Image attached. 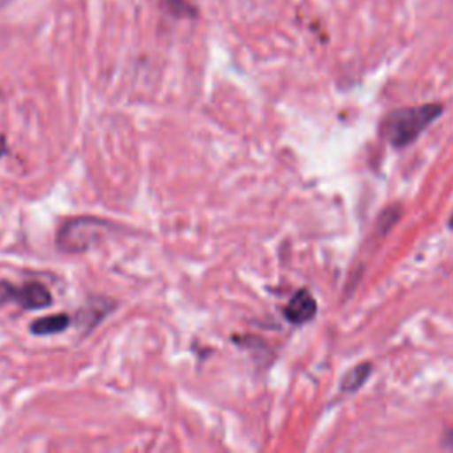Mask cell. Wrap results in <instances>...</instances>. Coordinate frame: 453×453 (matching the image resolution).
Masks as SVG:
<instances>
[{"instance_id":"1","label":"cell","mask_w":453,"mask_h":453,"mask_svg":"<svg viewBox=\"0 0 453 453\" xmlns=\"http://www.w3.org/2000/svg\"><path fill=\"white\" fill-rule=\"evenodd\" d=\"M441 111L442 106L437 103L395 110L386 117L382 133L395 147H405L414 142L418 134L441 115Z\"/></svg>"},{"instance_id":"2","label":"cell","mask_w":453,"mask_h":453,"mask_svg":"<svg viewBox=\"0 0 453 453\" xmlns=\"http://www.w3.org/2000/svg\"><path fill=\"white\" fill-rule=\"evenodd\" d=\"M115 225L90 216L67 219L57 232V248L64 253H81L101 242Z\"/></svg>"},{"instance_id":"3","label":"cell","mask_w":453,"mask_h":453,"mask_svg":"<svg viewBox=\"0 0 453 453\" xmlns=\"http://www.w3.org/2000/svg\"><path fill=\"white\" fill-rule=\"evenodd\" d=\"M315 311H317V303H315L313 296L304 288L297 290L292 296V299L287 303V306L283 308L285 319L297 326L311 320L315 317Z\"/></svg>"},{"instance_id":"4","label":"cell","mask_w":453,"mask_h":453,"mask_svg":"<svg viewBox=\"0 0 453 453\" xmlns=\"http://www.w3.org/2000/svg\"><path fill=\"white\" fill-rule=\"evenodd\" d=\"M14 303L25 310H41L53 303L51 292L42 283H27L16 288Z\"/></svg>"},{"instance_id":"5","label":"cell","mask_w":453,"mask_h":453,"mask_svg":"<svg viewBox=\"0 0 453 453\" xmlns=\"http://www.w3.org/2000/svg\"><path fill=\"white\" fill-rule=\"evenodd\" d=\"M69 324H71V317L67 313H53V315H46V317L34 320L30 324V331L34 334H41V336L55 334V333L67 329Z\"/></svg>"},{"instance_id":"6","label":"cell","mask_w":453,"mask_h":453,"mask_svg":"<svg viewBox=\"0 0 453 453\" xmlns=\"http://www.w3.org/2000/svg\"><path fill=\"white\" fill-rule=\"evenodd\" d=\"M372 372V366L368 363H363V365H357L356 368H352L345 377H343V382H342V388L343 391H354L357 389L365 380L366 377L370 375Z\"/></svg>"},{"instance_id":"7","label":"cell","mask_w":453,"mask_h":453,"mask_svg":"<svg viewBox=\"0 0 453 453\" xmlns=\"http://www.w3.org/2000/svg\"><path fill=\"white\" fill-rule=\"evenodd\" d=\"M16 285H12L7 280H0V306L14 303V296H16Z\"/></svg>"},{"instance_id":"8","label":"cell","mask_w":453,"mask_h":453,"mask_svg":"<svg viewBox=\"0 0 453 453\" xmlns=\"http://www.w3.org/2000/svg\"><path fill=\"white\" fill-rule=\"evenodd\" d=\"M166 4L170 5V9L175 12V14H186V16H189V14H193V9L189 7V4L186 2V0H166Z\"/></svg>"},{"instance_id":"9","label":"cell","mask_w":453,"mask_h":453,"mask_svg":"<svg viewBox=\"0 0 453 453\" xmlns=\"http://www.w3.org/2000/svg\"><path fill=\"white\" fill-rule=\"evenodd\" d=\"M9 2H12V0H0V7H4V5H7Z\"/></svg>"}]
</instances>
